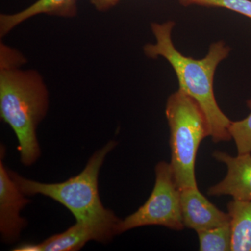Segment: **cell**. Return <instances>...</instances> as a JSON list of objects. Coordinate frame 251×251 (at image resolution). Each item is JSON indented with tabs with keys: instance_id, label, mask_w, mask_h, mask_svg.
I'll use <instances>...</instances> for the list:
<instances>
[{
	"instance_id": "6da1fadb",
	"label": "cell",
	"mask_w": 251,
	"mask_h": 251,
	"mask_svg": "<svg viewBox=\"0 0 251 251\" xmlns=\"http://www.w3.org/2000/svg\"><path fill=\"white\" fill-rule=\"evenodd\" d=\"M27 59L20 51L0 44V116L17 137L23 166H31L41 156L36 130L47 115L49 93L42 75L23 70Z\"/></svg>"
},
{
	"instance_id": "7a4b0ae2",
	"label": "cell",
	"mask_w": 251,
	"mask_h": 251,
	"mask_svg": "<svg viewBox=\"0 0 251 251\" xmlns=\"http://www.w3.org/2000/svg\"><path fill=\"white\" fill-rule=\"evenodd\" d=\"M174 21L153 23L151 29L156 39L155 44H146L144 53L149 58L162 57L173 67L182 90L201 108L209 128V136L214 143L229 141L230 120L221 110L214 92V79L220 63L228 57L230 48L223 41L209 46L205 57L201 59L186 57L175 48L172 39Z\"/></svg>"
},
{
	"instance_id": "3957f363",
	"label": "cell",
	"mask_w": 251,
	"mask_h": 251,
	"mask_svg": "<svg viewBox=\"0 0 251 251\" xmlns=\"http://www.w3.org/2000/svg\"><path fill=\"white\" fill-rule=\"evenodd\" d=\"M117 145L116 141L108 142L91 156L80 174L64 182L44 184L11 171H9L10 176L25 196L41 194L52 198L69 209L76 222L111 229L116 234L120 220L111 210L105 209L100 201L99 175L105 157Z\"/></svg>"
},
{
	"instance_id": "277c9868",
	"label": "cell",
	"mask_w": 251,
	"mask_h": 251,
	"mask_svg": "<svg viewBox=\"0 0 251 251\" xmlns=\"http://www.w3.org/2000/svg\"><path fill=\"white\" fill-rule=\"evenodd\" d=\"M170 127L171 165L180 190L198 187L195 174L196 155L201 142L209 136L205 117L196 100L178 90L167 100Z\"/></svg>"
},
{
	"instance_id": "5b68a950",
	"label": "cell",
	"mask_w": 251,
	"mask_h": 251,
	"mask_svg": "<svg viewBox=\"0 0 251 251\" xmlns=\"http://www.w3.org/2000/svg\"><path fill=\"white\" fill-rule=\"evenodd\" d=\"M156 181L147 202L133 214L120 220L116 234L147 226H160L173 230L184 228L181 209V191L171 163L161 161L155 168Z\"/></svg>"
},
{
	"instance_id": "8992f818",
	"label": "cell",
	"mask_w": 251,
	"mask_h": 251,
	"mask_svg": "<svg viewBox=\"0 0 251 251\" xmlns=\"http://www.w3.org/2000/svg\"><path fill=\"white\" fill-rule=\"evenodd\" d=\"M0 150V232L3 242L12 244L18 240L27 226L21 211L30 201L18 187L4 166V147L1 145Z\"/></svg>"
},
{
	"instance_id": "52a82bcc",
	"label": "cell",
	"mask_w": 251,
	"mask_h": 251,
	"mask_svg": "<svg viewBox=\"0 0 251 251\" xmlns=\"http://www.w3.org/2000/svg\"><path fill=\"white\" fill-rule=\"evenodd\" d=\"M115 232L111 229L76 222L62 233L54 234L39 244H23L14 251H75L80 250L87 242L97 241L110 242Z\"/></svg>"
},
{
	"instance_id": "ba28073f",
	"label": "cell",
	"mask_w": 251,
	"mask_h": 251,
	"mask_svg": "<svg viewBox=\"0 0 251 251\" xmlns=\"http://www.w3.org/2000/svg\"><path fill=\"white\" fill-rule=\"evenodd\" d=\"M213 157L227 167V175L222 181L211 186L209 196H230L237 201H251V153L232 156L216 151Z\"/></svg>"
},
{
	"instance_id": "9c48e42d",
	"label": "cell",
	"mask_w": 251,
	"mask_h": 251,
	"mask_svg": "<svg viewBox=\"0 0 251 251\" xmlns=\"http://www.w3.org/2000/svg\"><path fill=\"white\" fill-rule=\"evenodd\" d=\"M181 191V209L185 227L196 232L230 224V216L220 210L196 188Z\"/></svg>"
},
{
	"instance_id": "30bf717a",
	"label": "cell",
	"mask_w": 251,
	"mask_h": 251,
	"mask_svg": "<svg viewBox=\"0 0 251 251\" xmlns=\"http://www.w3.org/2000/svg\"><path fill=\"white\" fill-rule=\"evenodd\" d=\"M77 14V0H37L20 12L0 15V36L8 34L29 18L40 14L73 18Z\"/></svg>"
},
{
	"instance_id": "8fae6325",
	"label": "cell",
	"mask_w": 251,
	"mask_h": 251,
	"mask_svg": "<svg viewBox=\"0 0 251 251\" xmlns=\"http://www.w3.org/2000/svg\"><path fill=\"white\" fill-rule=\"evenodd\" d=\"M227 209L232 232L231 251H251V201L233 199Z\"/></svg>"
},
{
	"instance_id": "7c38bea8",
	"label": "cell",
	"mask_w": 251,
	"mask_h": 251,
	"mask_svg": "<svg viewBox=\"0 0 251 251\" xmlns=\"http://www.w3.org/2000/svg\"><path fill=\"white\" fill-rule=\"evenodd\" d=\"M197 233L199 239L200 251H231L232 232L230 224L201 231Z\"/></svg>"
},
{
	"instance_id": "4fadbf2b",
	"label": "cell",
	"mask_w": 251,
	"mask_h": 251,
	"mask_svg": "<svg viewBox=\"0 0 251 251\" xmlns=\"http://www.w3.org/2000/svg\"><path fill=\"white\" fill-rule=\"evenodd\" d=\"M247 105L251 110V99L247 100ZM229 132L235 143L238 154L251 153V112L244 120L232 121Z\"/></svg>"
},
{
	"instance_id": "5bb4252c",
	"label": "cell",
	"mask_w": 251,
	"mask_h": 251,
	"mask_svg": "<svg viewBox=\"0 0 251 251\" xmlns=\"http://www.w3.org/2000/svg\"><path fill=\"white\" fill-rule=\"evenodd\" d=\"M180 3L184 6L199 5L209 7L225 8L251 19V0H180Z\"/></svg>"
},
{
	"instance_id": "9a60e30c",
	"label": "cell",
	"mask_w": 251,
	"mask_h": 251,
	"mask_svg": "<svg viewBox=\"0 0 251 251\" xmlns=\"http://www.w3.org/2000/svg\"><path fill=\"white\" fill-rule=\"evenodd\" d=\"M122 0H90L92 6L99 11H106L116 6Z\"/></svg>"
}]
</instances>
